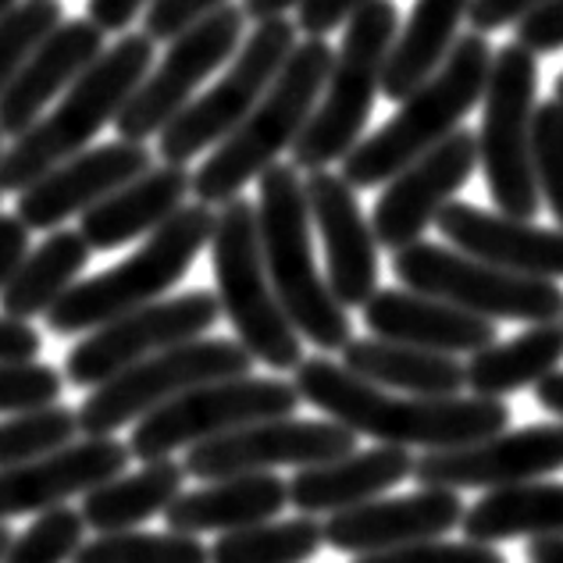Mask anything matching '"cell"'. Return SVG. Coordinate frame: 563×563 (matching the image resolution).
Wrapping results in <instances>:
<instances>
[{"label": "cell", "instance_id": "obj_1", "mask_svg": "<svg viewBox=\"0 0 563 563\" xmlns=\"http://www.w3.org/2000/svg\"><path fill=\"white\" fill-rule=\"evenodd\" d=\"M292 389L303 404L329 413L335 424L350 428L353 435H372L382 446L399 450H456L467 446V442L507 432L510 424V407L503 399L396 396L350 375L343 364L329 357H310L296 367Z\"/></svg>", "mask_w": 563, "mask_h": 563}, {"label": "cell", "instance_id": "obj_2", "mask_svg": "<svg viewBox=\"0 0 563 563\" xmlns=\"http://www.w3.org/2000/svg\"><path fill=\"white\" fill-rule=\"evenodd\" d=\"M154 68V40L122 33L65 90V97L0 154V192H22L62 161L90 151L93 136L111 125L136 86Z\"/></svg>", "mask_w": 563, "mask_h": 563}, {"label": "cell", "instance_id": "obj_3", "mask_svg": "<svg viewBox=\"0 0 563 563\" xmlns=\"http://www.w3.org/2000/svg\"><path fill=\"white\" fill-rule=\"evenodd\" d=\"M332 62L335 51L329 47V40L307 36L296 43V51L282 65L268 93L257 100V108L192 172L197 203L214 207L235 200L250 183L278 165L282 154L292 151V143L300 140V132L318 108Z\"/></svg>", "mask_w": 563, "mask_h": 563}, {"label": "cell", "instance_id": "obj_4", "mask_svg": "<svg viewBox=\"0 0 563 563\" xmlns=\"http://www.w3.org/2000/svg\"><path fill=\"white\" fill-rule=\"evenodd\" d=\"M493 47L488 36L464 33L453 43L446 62L428 82H421L399 111L378 132L361 140L343 157V179L353 189H372L389 183L407 165H413L442 140H450L474 103H482L488 68H493Z\"/></svg>", "mask_w": 563, "mask_h": 563}, {"label": "cell", "instance_id": "obj_5", "mask_svg": "<svg viewBox=\"0 0 563 563\" xmlns=\"http://www.w3.org/2000/svg\"><path fill=\"white\" fill-rule=\"evenodd\" d=\"M257 235L272 289L300 339L318 350H343L353 339L346 307L318 272L310 240V207L292 165H272L257 179Z\"/></svg>", "mask_w": 563, "mask_h": 563}, {"label": "cell", "instance_id": "obj_6", "mask_svg": "<svg viewBox=\"0 0 563 563\" xmlns=\"http://www.w3.org/2000/svg\"><path fill=\"white\" fill-rule=\"evenodd\" d=\"M214 211L207 203H186L165 225L151 232L132 257L93 278L76 282L62 300L47 310V329L54 335H86L114 318L165 300L211 243Z\"/></svg>", "mask_w": 563, "mask_h": 563}, {"label": "cell", "instance_id": "obj_7", "mask_svg": "<svg viewBox=\"0 0 563 563\" xmlns=\"http://www.w3.org/2000/svg\"><path fill=\"white\" fill-rule=\"evenodd\" d=\"M399 33V8L393 0H367L343 25V43L324 79V90L300 140L292 143L296 172H324L361 143L372 118L382 76Z\"/></svg>", "mask_w": 563, "mask_h": 563}, {"label": "cell", "instance_id": "obj_8", "mask_svg": "<svg viewBox=\"0 0 563 563\" xmlns=\"http://www.w3.org/2000/svg\"><path fill=\"white\" fill-rule=\"evenodd\" d=\"M211 264L218 307L229 318L235 343L272 372H296L303 364V339L282 310L261 257L257 207L246 197L221 203L211 232Z\"/></svg>", "mask_w": 563, "mask_h": 563}, {"label": "cell", "instance_id": "obj_9", "mask_svg": "<svg viewBox=\"0 0 563 563\" xmlns=\"http://www.w3.org/2000/svg\"><path fill=\"white\" fill-rule=\"evenodd\" d=\"M539 108V57L521 43L493 54L478 129V168L488 197L507 218L531 221L539 214V189L531 172V118Z\"/></svg>", "mask_w": 563, "mask_h": 563}, {"label": "cell", "instance_id": "obj_10", "mask_svg": "<svg viewBox=\"0 0 563 563\" xmlns=\"http://www.w3.org/2000/svg\"><path fill=\"white\" fill-rule=\"evenodd\" d=\"M254 367V357L235 339H192V343L154 353L122 375L97 385L76 410L79 432L90 439H111L118 428L143 421L197 385L243 378Z\"/></svg>", "mask_w": 563, "mask_h": 563}, {"label": "cell", "instance_id": "obj_11", "mask_svg": "<svg viewBox=\"0 0 563 563\" xmlns=\"http://www.w3.org/2000/svg\"><path fill=\"white\" fill-rule=\"evenodd\" d=\"M393 275L404 282V289L435 296V300H446L485 321L545 324L563 318L560 282L503 272L439 243L418 240L396 250Z\"/></svg>", "mask_w": 563, "mask_h": 563}, {"label": "cell", "instance_id": "obj_12", "mask_svg": "<svg viewBox=\"0 0 563 563\" xmlns=\"http://www.w3.org/2000/svg\"><path fill=\"white\" fill-rule=\"evenodd\" d=\"M300 43V29L289 19L257 22V29L243 40L229 62V71L211 90L192 97L186 108L161 129L157 154L165 165H189L192 157L211 151L243 118L257 108V100L268 93V86L289 62V54Z\"/></svg>", "mask_w": 563, "mask_h": 563}, {"label": "cell", "instance_id": "obj_13", "mask_svg": "<svg viewBox=\"0 0 563 563\" xmlns=\"http://www.w3.org/2000/svg\"><path fill=\"white\" fill-rule=\"evenodd\" d=\"M296 407H300V396H296L292 382L278 378L243 375L197 385V389L183 393L179 399H172V404L136 421L129 453L140 456L143 464L172 461L179 450L203 446V442L229 435L235 428L292 418Z\"/></svg>", "mask_w": 563, "mask_h": 563}, {"label": "cell", "instance_id": "obj_14", "mask_svg": "<svg viewBox=\"0 0 563 563\" xmlns=\"http://www.w3.org/2000/svg\"><path fill=\"white\" fill-rule=\"evenodd\" d=\"M218 318V296L207 289H189L168 296V300L146 303L140 310H129V314L86 332L68 350L65 378L76 389H97V385L111 382L125 367L154 357V353L203 339V332H211Z\"/></svg>", "mask_w": 563, "mask_h": 563}, {"label": "cell", "instance_id": "obj_15", "mask_svg": "<svg viewBox=\"0 0 563 563\" xmlns=\"http://www.w3.org/2000/svg\"><path fill=\"white\" fill-rule=\"evenodd\" d=\"M243 8L225 4L175 36L168 43V54L146 71V79L129 97L122 114L114 118L118 140L146 143L151 136H161V129L197 97L200 82L214 76L225 62H232L235 51L243 47Z\"/></svg>", "mask_w": 563, "mask_h": 563}, {"label": "cell", "instance_id": "obj_16", "mask_svg": "<svg viewBox=\"0 0 563 563\" xmlns=\"http://www.w3.org/2000/svg\"><path fill=\"white\" fill-rule=\"evenodd\" d=\"M357 450V435L335 421L275 418L186 450V478L221 482L235 474H272L275 467H314Z\"/></svg>", "mask_w": 563, "mask_h": 563}, {"label": "cell", "instance_id": "obj_17", "mask_svg": "<svg viewBox=\"0 0 563 563\" xmlns=\"http://www.w3.org/2000/svg\"><path fill=\"white\" fill-rule=\"evenodd\" d=\"M563 471V421L528 424L456 450H435L413 461L424 488H510Z\"/></svg>", "mask_w": 563, "mask_h": 563}, {"label": "cell", "instance_id": "obj_18", "mask_svg": "<svg viewBox=\"0 0 563 563\" xmlns=\"http://www.w3.org/2000/svg\"><path fill=\"white\" fill-rule=\"evenodd\" d=\"M474 168H478V140L471 129H456L435 151L393 175L372 211V232L378 246L396 254V250L418 243L424 229L435 225L442 207L464 189Z\"/></svg>", "mask_w": 563, "mask_h": 563}, {"label": "cell", "instance_id": "obj_19", "mask_svg": "<svg viewBox=\"0 0 563 563\" xmlns=\"http://www.w3.org/2000/svg\"><path fill=\"white\" fill-rule=\"evenodd\" d=\"M154 168V157L146 143L111 140L82 151L76 157L62 161L47 175H40L33 186L19 192V214L29 232H51L62 229L68 218H82L90 207H97L114 189L140 179L143 172Z\"/></svg>", "mask_w": 563, "mask_h": 563}, {"label": "cell", "instance_id": "obj_20", "mask_svg": "<svg viewBox=\"0 0 563 563\" xmlns=\"http://www.w3.org/2000/svg\"><path fill=\"white\" fill-rule=\"evenodd\" d=\"M310 225L324 243V264H329V289L346 310L364 307L378 292V240L372 221L357 203V189L346 186L335 172H310L303 179Z\"/></svg>", "mask_w": 563, "mask_h": 563}, {"label": "cell", "instance_id": "obj_21", "mask_svg": "<svg viewBox=\"0 0 563 563\" xmlns=\"http://www.w3.org/2000/svg\"><path fill=\"white\" fill-rule=\"evenodd\" d=\"M464 499L453 488H421L413 496L372 499L321 525L324 542L339 553L367 556L450 536L464 521Z\"/></svg>", "mask_w": 563, "mask_h": 563}, {"label": "cell", "instance_id": "obj_22", "mask_svg": "<svg viewBox=\"0 0 563 563\" xmlns=\"http://www.w3.org/2000/svg\"><path fill=\"white\" fill-rule=\"evenodd\" d=\"M132 461L129 446L111 439H79L36 461L14 464L0 471V525L8 517L47 514L65 507L71 496L93 493L97 485L125 474Z\"/></svg>", "mask_w": 563, "mask_h": 563}, {"label": "cell", "instance_id": "obj_23", "mask_svg": "<svg viewBox=\"0 0 563 563\" xmlns=\"http://www.w3.org/2000/svg\"><path fill=\"white\" fill-rule=\"evenodd\" d=\"M435 225L442 240H450L453 250L485 261L493 268L528 275V278H545L560 282L563 278V232L560 229H542L536 221L507 218L482 211L474 203L450 200L439 211Z\"/></svg>", "mask_w": 563, "mask_h": 563}, {"label": "cell", "instance_id": "obj_24", "mask_svg": "<svg viewBox=\"0 0 563 563\" xmlns=\"http://www.w3.org/2000/svg\"><path fill=\"white\" fill-rule=\"evenodd\" d=\"M103 54V33L90 19L62 22L54 33L29 54V62L19 68V76L0 93V136L19 140L29 132L54 100H62L65 90L76 82L86 68Z\"/></svg>", "mask_w": 563, "mask_h": 563}, {"label": "cell", "instance_id": "obj_25", "mask_svg": "<svg viewBox=\"0 0 563 563\" xmlns=\"http://www.w3.org/2000/svg\"><path fill=\"white\" fill-rule=\"evenodd\" d=\"M364 324L375 339L432 350V353H478L496 343V321L453 307L435 296L410 289H378L364 307Z\"/></svg>", "mask_w": 563, "mask_h": 563}, {"label": "cell", "instance_id": "obj_26", "mask_svg": "<svg viewBox=\"0 0 563 563\" xmlns=\"http://www.w3.org/2000/svg\"><path fill=\"white\" fill-rule=\"evenodd\" d=\"M413 474L410 450L399 446H375V450H353L329 464L300 467L289 485V507L303 517L318 514H343L361 503H372L382 493H389L399 482Z\"/></svg>", "mask_w": 563, "mask_h": 563}, {"label": "cell", "instance_id": "obj_27", "mask_svg": "<svg viewBox=\"0 0 563 563\" xmlns=\"http://www.w3.org/2000/svg\"><path fill=\"white\" fill-rule=\"evenodd\" d=\"M189 192L192 172H186V165L151 168L90 207L79 221V235L90 250H118L157 232L175 211H183Z\"/></svg>", "mask_w": 563, "mask_h": 563}, {"label": "cell", "instance_id": "obj_28", "mask_svg": "<svg viewBox=\"0 0 563 563\" xmlns=\"http://www.w3.org/2000/svg\"><path fill=\"white\" fill-rule=\"evenodd\" d=\"M289 507V485L275 474H235L207 482L197 493H183L165 510L168 531L179 536H211V531H243Z\"/></svg>", "mask_w": 563, "mask_h": 563}, {"label": "cell", "instance_id": "obj_29", "mask_svg": "<svg viewBox=\"0 0 563 563\" xmlns=\"http://www.w3.org/2000/svg\"><path fill=\"white\" fill-rule=\"evenodd\" d=\"M350 375L389 393H410L421 399H450L464 393V364L450 353H432L389 339H350L343 361Z\"/></svg>", "mask_w": 563, "mask_h": 563}, {"label": "cell", "instance_id": "obj_30", "mask_svg": "<svg viewBox=\"0 0 563 563\" xmlns=\"http://www.w3.org/2000/svg\"><path fill=\"white\" fill-rule=\"evenodd\" d=\"M474 0H413L407 25H399L382 76V93L407 100L446 62L453 43L461 40V22Z\"/></svg>", "mask_w": 563, "mask_h": 563}, {"label": "cell", "instance_id": "obj_31", "mask_svg": "<svg viewBox=\"0 0 563 563\" xmlns=\"http://www.w3.org/2000/svg\"><path fill=\"white\" fill-rule=\"evenodd\" d=\"M467 542H510V539H563V482H525L493 488L464 510Z\"/></svg>", "mask_w": 563, "mask_h": 563}, {"label": "cell", "instance_id": "obj_32", "mask_svg": "<svg viewBox=\"0 0 563 563\" xmlns=\"http://www.w3.org/2000/svg\"><path fill=\"white\" fill-rule=\"evenodd\" d=\"M563 364V321L528 324L521 335L507 343H493L471 353L464 364V389L482 399H503L539 385Z\"/></svg>", "mask_w": 563, "mask_h": 563}, {"label": "cell", "instance_id": "obj_33", "mask_svg": "<svg viewBox=\"0 0 563 563\" xmlns=\"http://www.w3.org/2000/svg\"><path fill=\"white\" fill-rule=\"evenodd\" d=\"M93 250L86 246L79 229H57L36 250H29L22 268L0 292V314L14 321L47 318V310L76 286L90 264Z\"/></svg>", "mask_w": 563, "mask_h": 563}, {"label": "cell", "instance_id": "obj_34", "mask_svg": "<svg viewBox=\"0 0 563 563\" xmlns=\"http://www.w3.org/2000/svg\"><path fill=\"white\" fill-rule=\"evenodd\" d=\"M186 471L175 461H151L132 474H118V478L97 485L93 493L82 496V521L93 528L97 536H111V531H132L136 525L151 521V517L165 514L175 499L183 496Z\"/></svg>", "mask_w": 563, "mask_h": 563}, {"label": "cell", "instance_id": "obj_35", "mask_svg": "<svg viewBox=\"0 0 563 563\" xmlns=\"http://www.w3.org/2000/svg\"><path fill=\"white\" fill-rule=\"evenodd\" d=\"M321 525L314 517L264 521L243 531H229L211 545V563H307L321 550Z\"/></svg>", "mask_w": 563, "mask_h": 563}, {"label": "cell", "instance_id": "obj_36", "mask_svg": "<svg viewBox=\"0 0 563 563\" xmlns=\"http://www.w3.org/2000/svg\"><path fill=\"white\" fill-rule=\"evenodd\" d=\"M71 563H211V550L197 536L132 528L82 542Z\"/></svg>", "mask_w": 563, "mask_h": 563}, {"label": "cell", "instance_id": "obj_37", "mask_svg": "<svg viewBox=\"0 0 563 563\" xmlns=\"http://www.w3.org/2000/svg\"><path fill=\"white\" fill-rule=\"evenodd\" d=\"M76 432H79L76 410H68L62 404L29 413H11V418L0 421V471L68 446V442H76Z\"/></svg>", "mask_w": 563, "mask_h": 563}, {"label": "cell", "instance_id": "obj_38", "mask_svg": "<svg viewBox=\"0 0 563 563\" xmlns=\"http://www.w3.org/2000/svg\"><path fill=\"white\" fill-rule=\"evenodd\" d=\"M62 14V0H19L8 14H0V93L19 76L29 54L65 22Z\"/></svg>", "mask_w": 563, "mask_h": 563}, {"label": "cell", "instance_id": "obj_39", "mask_svg": "<svg viewBox=\"0 0 563 563\" xmlns=\"http://www.w3.org/2000/svg\"><path fill=\"white\" fill-rule=\"evenodd\" d=\"M86 521L79 510L54 507L40 514L33 525L19 536H11V545L0 563H71L86 542Z\"/></svg>", "mask_w": 563, "mask_h": 563}, {"label": "cell", "instance_id": "obj_40", "mask_svg": "<svg viewBox=\"0 0 563 563\" xmlns=\"http://www.w3.org/2000/svg\"><path fill=\"white\" fill-rule=\"evenodd\" d=\"M531 172L539 200L550 207L563 232V103L545 100L531 118Z\"/></svg>", "mask_w": 563, "mask_h": 563}, {"label": "cell", "instance_id": "obj_41", "mask_svg": "<svg viewBox=\"0 0 563 563\" xmlns=\"http://www.w3.org/2000/svg\"><path fill=\"white\" fill-rule=\"evenodd\" d=\"M65 378L57 375V367L51 364H0V413L11 418V413H29V410H43L54 407L62 399Z\"/></svg>", "mask_w": 563, "mask_h": 563}, {"label": "cell", "instance_id": "obj_42", "mask_svg": "<svg viewBox=\"0 0 563 563\" xmlns=\"http://www.w3.org/2000/svg\"><path fill=\"white\" fill-rule=\"evenodd\" d=\"M353 563H507V556L482 542L432 539V542L404 545V550H389V553H367Z\"/></svg>", "mask_w": 563, "mask_h": 563}, {"label": "cell", "instance_id": "obj_43", "mask_svg": "<svg viewBox=\"0 0 563 563\" xmlns=\"http://www.w3.org/2000/svg\"><path fill=\"white\" fill-rule=\"evenodd\" d=\"M218 8H225V0H154L143 11V33L157 40H175L186 33L189 25H197L207 14H214Z\"/></svg>", "mask_w": 563, "mask_h": 563}, {"label": "cell", "instance_id": "obj_44", "mask_svg": "<svg viewBox=\"0 0 563 563\" xmlns=\"http://www.w3.org/2000/svg\"><path fill=\"white\" fill-rule=\"evenodd\" d=\"M531 54H556L563 51V0H545L542 8L528 11L517 22V40Z\"/></svg>", "mask_w": 563, "mask_h": 563}, {"label": "cell", "instance_id": "obj_45", "mask_svg": "<svg viewBox=\"0 0 563 563\" xmlns=\"http://www.w3.org/2000/svg\"><path fill=\"white\" fill-rule=\"evenodd\" d=\"M364 4L367 0H303L296 8V29L307 33L310 40H324L339 25H346L350 14L361 11Z\"/></svg>", "mask_w": 563, "mask_h": 563}, {"label": "cell", "instance_id": "obj_46", "mask_svg": "<svg viewBox=\"0 0 563 563\" xmlns=\"http://www.w3.org/2000/svg\"><path fill=\"white\" fill-rule=\"evenodd\" d=\"M542 4L545 0H474L467 11V22L478 36H488L503 25H517L528 11H536Z\"/></svg>", "mask_w": 563, "mask_h": 563}, {"label": "cell", "instance_id": "obj_47", "mask_svg": "<svg viewBox=\"0 0 563 563\" xmlns=\"http://www.w3.org/2000/svg\"><path fill=\"white\" fill-rule=\"evenodd\" d=\"M43 339L29 321H14L0 314V364H25L36 361Z\"/></svg>", "mask_w": 563, "mask_h": 563}, {"label": "cell", "instance_id": "obj_48", "mask_svg": "<svg viewBox=\"0 0 563 563\" xmlns=\"http://www.w3.org/2000/svg\"><path fill=\"white\" fill-rule=\"evenodd\" d=\"M29 257V229L19 214H0V292Z\"/></svg>", "mask_w": 563, "mask_h": 563}, {"label": "cell", "instance_id": "obj_49", "mask_svg": "<svg viewBox=\"0 0 563 563\" xmlns=\"http://www.w3.org/2000/svg\"><path fill=\"white\" fill-rule=\"evenodd\" d=\"M151 4L154 0H90V4H86V19H90L103 36L125 33Z\"/></svg>", "mask_w": 563, "mask_h": 563}, {"label": "cell", "instance_id": "obj_50", "mask_svg": "<svg viewBox=\"0 0 563 563\" xmlns=\"http://www.w3.org/2000/svg\"><path fill=\"white\" fill-rule=\"evenodd\" d=\"M303 0H243V14L250 22H268V19H286V11L300 8Z\"/></svg>", "mask_w": 563, "mask_h": 563}, {"label": "cell", "instance_id": "obj_51", "mask_svg": "<svg viewBox=\"0 0 563 563\" xmlns=\"http://www.w3.org/2000/svg\"><path fill=\"white\" fill-rule=\"evenodd\" d=\"M536 399L542 410L556 413V418L563 421V367H556L553 375H545L539 385H536Z\"/></svg>", "mask_w": 563, "mask_h": 563}, {"label": "cell", "instance_id": "obj_52", "mask_svg": "<svg viewBox=\"0 0 563 563\" xmlns=\"http://www.w3.org/2000/svg\"><path fill=\"white\" fill-rule=\"evenodd\" d=\"M528 563H563V539L528 542Z\"/></svg>", "mask_w": 563, "mask_h": 563}, {"label": "cell", "instance_id": "obj_53", "mask_svg": "<svg viewBox=\"0 0 563 563\" xmlns=\"http://www.w3.org/2000/svg\"><path fill=\"white\" fill-rule=\"evenodd\" d=\"M11 536H14V531H8L4 525H0V560H4V553H8V545H11Z\"/></svg>", "mask_w": 563, "mask_h": 563}, {"label": "cell", "instance_id": "obj_54", "mask_svg": "<svg viewBox=\"0 0 563 563\" xmlns=\"http://www.w3.org/2000/svg\"><path fill=\"white\" fill-rule=\"evenodd\" d=\"M556 103H563V71H560V76H556V97H553Z\"/></svg>", "mask_w": 563, "mask_h": 563}, {"label": "cell", "instance_id": "obj_55", "mask_svg": "<svg viewBox=\"0 0 563 563\" xmlns=\"http://www.w3.org/2000/svg\"><path fill=\"white\" fill-rule=\"evenodd\" d=\"M14 4H19V0H0V14H8Z\"/></svg>", "mask_w": 563, "mask_h": 563}, {"label": "cell", "instance_id": "obj_56", "mask_svg": "<svg viewBox=\"0 0 563 563\" xmlns=\"http://www.w3.org/2000/svg\"><path fill=\"white\" fill-rule=\"evenodd\" d=\"M0 154H4V136H0Z\"/></svg>", "mask_w": 563, "mask_h": 563}]
</instances>
